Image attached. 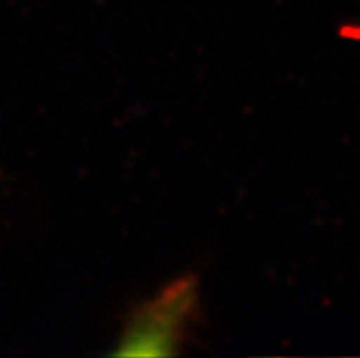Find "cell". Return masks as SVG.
<instances>
[{
  "label": "cell",
  "mask_w": 360,
  "mask_h": 358,
  "mask_svg": "<svg viewBox=\"0 0 360 358\" xmlns=\"http://www.w3.org/2000/svg\"><path fill=\"white\" fill-rule=\"evenodd\" d=\"M201 300L196 274L176 278L154 298L134 305L124 320L114 357L179 354L200 322Z\"/></svg>",
  "instance_id": "1"
}]
</instances>
